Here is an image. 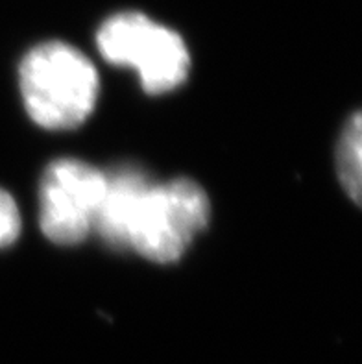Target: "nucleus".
Listing matches in <instances>:
<instances>
[{
  "label": "nucleus",
  "instance_id": "1",
  "mask_svg": "<svg viewBox=\"0 0 362 364\" xmlns=\"http://www.w3.org/2000/svg\"><path fill=\"white\" fill-rule=\"evenodd\" d=\"M28 115L46 129H73L91 115L98 98L95 65L67 43L36 46L21 63Z\"/></svg>",
  "mask_w": 362,
  "mask_h": 364
},
{
  "label": "nucleus",
  "instance_id": "2",
  "mask_svg": "<svg viewBox=\"0 0 362 364\" xmlns=\"http://www.w3.org/2000/svg\"><path fill=\"white\" fill-rule=\"evenodd\" d=\"M209 198L191 180L150 185L128 233V248L154 263H174L209 222Z\"/></svg>",
  "mask_w": 362,
  "mask_h": 364
},
{
  "label": "nucleus",
  "instance_id": "3",
  "mask_svg": "<svg viewBox=\"0 0 362 364\" xmlns=\"http://www.w3.org/2000/svg\"><path fill=\"white\" fill-rule=\"evenodd\" d=\"M97 43L110 63L137 70L142 89L150 95L172 91L187 78L191 55L185 41L147 15L135 11L113 15L98 30Z\"/></svg>",
  "mask_w": 362,
  "mask_h": 364
},
{
  "label": "nucleus",
  "instance_id": "4",
  "mask_svg": "<svg viewBox=\"0 0 362 364\" xmlns=\"http://www.w3.org/2000/svg\"><path fill=\"white\" fill-rule=\"evenodd\" d=\"M106 174L76 159H60L48 165L39 187L41 230L54 245L82 242L95 226Z\"/></svg>",
  "mask_w": 362,
  "mask_h": 364
},
{
  "label": "nucleus",
  "instance_id": "5",
  "mask_svg": "<svg viewBox=\"0 0 362 364\" xmlns=\"http://www.w3.org/2000/svg\"><path fill=\"white\" fill-rule=\"evenodd\" d=\"M148 187L147 176L133 166H122L106 176V191L92 230H97L107 245L117 250L128 248L129 224Z\"/></svg>",
  "mask_w": 362,
  "mask_h": 364
},
{
  "label": "nucleus",
  "instance_id": "6",
  "mask_svg": "<svg viewBox=\"0 0 362 364\" xmlns=\"http://www.w3.org/2000/svg\"><path fill=\"white\" fill-rule=\"evenodd\" d=\"M361 113H355L346 126L339 143V176L346 193L361 203V176H362V126Z\"/></svg>",
  "mask_w": 362,
  "mask_h": 364
},
{
  "label": "nucleus",
  "instance_id": "7",
  "mask_svg": "<svg viewBox=\"0 0 362 364\" xmlns=\"http://www.w3.org/2000/svg\"><path fill=\"white\" fill-rule=\"evenodd\" d=\"M21 233V215L17 203L6 191L0 189V248L14 245Z\"/></svg>",
  "mask_w": 362,
  "mask_h": 364
}]
</instances>
